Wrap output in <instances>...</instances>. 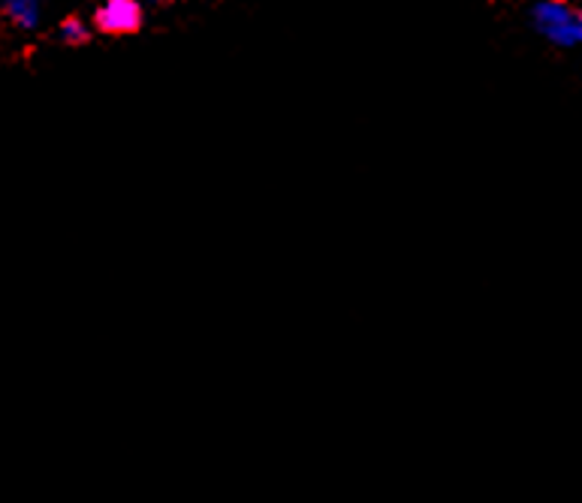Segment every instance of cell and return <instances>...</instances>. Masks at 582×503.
Masks as SVG:
<instances>
[{
  "instance_id": "1",
  "label": "cell",
  "mask_w": 582,
  "mask_h": 503,
  "mask_svg": "<svg viewBox=\"0 0 582 503\" xmlns=\"http://www.w3.org/2000/svg\"><path fill=\"white\" fill-rule=\"evenodd\" d=\"M531 24L552 46H582V10L571 7L568 0H537L531 7Z\"/></svg>"
},
{
  "instance_id": "2",
  "label": "cell",
  "mask_w": 582,
  "mask_h": 503,
  "mask_svg": "<svg viewBox=\"0 0 582 503\" xmlns=\"http://www.w3.org/2000/svg\"><path fill=\"white\" fill-rule=\"evenodd\" d=\"M140 0H103L94 12V28L106 36H128L142 28Z\"/></svg>"
},
{
  "instance_id": "3",
  "label": "cell",
  "mask_w": 582,
  "mask_h": 503,
  "mask_svg": "<svg viewBox=\"0 0 582 503\" xmlns=\"http://www.w3.org/2000/svg\"><path fill=\"white\" fill-rule=\"evenodd\" d=\"M0 10L19 28H34L40 19V0H0Z\"/></svg>"
},
{
  "instance_id": "4",
  "label": "cell",
  "mask_w": 582,
  "mask_h": 503,
  "mask_svg": "<svg viewBox=\"0 0 582 503\" xmlns=\"http://www.w3.org/2000/svg\"><path fill=\"white\" fill-rule=\"evenodd\" d=\"M88 36H91V31L85 28L83 19H67V22L61 24V40L67 46H83V43H88Z\"/></svg>"
}]
</instances>
